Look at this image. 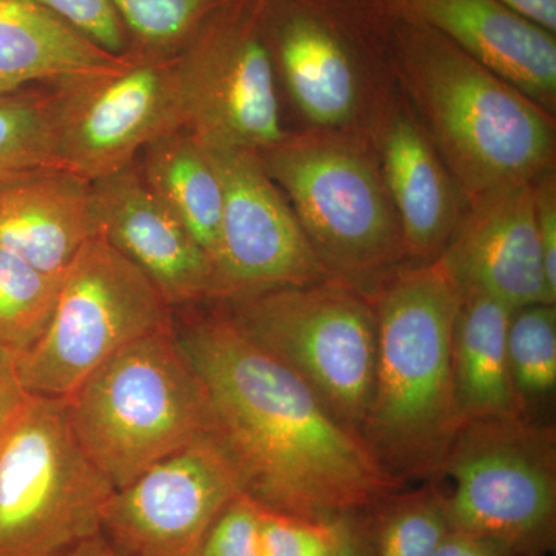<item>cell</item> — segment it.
<instances>
[{"label":"cell","mask_w":556,"mask_h":556,"mask_svg":"<svg viewBox=\"0 0 556 556\" xmlns=\"http://www.w3.org/2000/svg\"><path fill=\"white\" fill-rule=\"evenodd\" d=\"M177 336L206 391L208 433L260 507L308 519L361 518L402 489L361 434L222 309Z\"/></svg>","instance_id":"1"},{"label":"cell","mask_w":556,"mask_h":556,"mask_svg":"<svg viewBox=\"0 0 556 556\" xmlns=\"http://www.w3.org/2000/svg\"><path fill=\"white\" fill-rule=\"evenodd\" d=\"M390 46L399 87L467 204L555 170L556 116L437 31L393 13Z\"/></svg>","instance_id":"2"},{"label":"cell","mask_w":556,"mask_h":556,"mask_svg":"<svg viewBox=\"0 0 556 556\" xmlns=\"http://www.w3.org/2000/svg\"><path fill=\"white\" fill-rule=\"evenodd\" d=\"M371 300L378 357L362 438L401 481L438 478L463 427L452 364L459 289L437 260L399 270Z\"/></svg>","instance_id":"3"},{"label":"cell","mask_w":556,"mask_h":556,"mask_svg":"<svg viewBox=\"0 0 556 556\" xmlns=\"http://www.w3.org/2000/svg\"><path fill=\"white\" fill-rule=\"evenodd\" d=\"M263 24L295 131L372 149L401 93L382 0H266Z\"/></svg>","instance_id":"4"},{"label":"cell","mask_w":556,"mask_h":556,"mask_svg":"<svg viewBox=\"0 0 556 556\" xmlns=\"http://www.w3.org/2000/svg\"><path fill=\"white\" fill-rule=\"evenodd\" d=\"M65 404L80 447L115 490L211 428L206 391L172 327L113 354Z\"/></svg>","instance_id":"5"},{"label":"cell","mask_w":556,"mask_h":556,"mask_svg":"<svg viewBox=\"0 0 556 556\" xmlns=\"http://www.w3.org/2000/svg\"><path fill=\"white\" fill-rule=\"evenodd\" d=\"M258 153L329 280L371 299L388 278L412 265L372 149L289 131Z\"/></svg>","instance_id":"6"},{"label":"cell","mask_w":556,"mask_h":556,"mask_svg":"<svg viewBox=\"0 0 556 556\" xmlns=\"http://www.w3.org/2000/svg\"><path fill=\"white\" fill-rule=\"evenodd\" d=\"M217 303L243 334L294 371L343 426L362 437L378 357V321L368 295L324 280Z\"/></svg>","instance_id":"7"},{"label":"cell","mask_w":556,"mask_h":556,"mask_svg":"<svg viewBox=\"0 0 556 556\" xmlns=\"http://www.w3.org/2000/svg\"><path fill=\"white\" fill-rule=\"evenodd\" d=\"M113 492L65 399L27 394L0 430V556H64L101 533Z\"/></svg>","instance_id":"8"},{"label":"cell","mask_w":556,"mask_h":556,"mask_svg":"<svg viewBox=\"0 0 556 556\" xmlns=\"http://www.w3.org/2000/svg\"><path fill=\"white\" fill-rule=\"evenodd\" d=\"M455 532L492 538L518 555L551 554L556 544L554 427L527 415L479 417L457 431L441 473Z\"/></svg>","instance_id":"9"},{"label":"cell","mask_w":556,"mask_h":556,"mask_svg":"<svg viewBox=\"0 0 556 556\" xmlns=\"http://www.w3.org/2000/svg\"><path fill=\"white\" fill-rule=\"evenodd\" d=\"M169 303L137 265L91 237L62 274L46 331L16 357L28 394L68 397L124 346L172 327Z\"/></svg>","instance_id":"10"},{"label":"cell","mask_w":556,"mask_h":556,"mask_svg":"<svg viewBox=\"0 0 556 556\" xmlns=\"http://www.w3.org/2000/svg\"><path fill=\"white\" fill-rule=\"evenodd\" d=\"M265 2L228 0L175 54L181 129L203 149L263 152L288 137Z\"/></svg>","instance_id":"11"},{"label":"cell","mask_w":556,"mask_h":556,"mask_svg":"<svg viewBox=\"0 0 556 556\" xmlns=\"http://www.w3.org/2000/svg\"><path fill=\"white\" fill-rule=\"evenodd\" d=\"M56 169L93 182L126 169L153 139L181 129L177 61L129 51L119 67L53 84Z\"/></svg>","instance_id":"12"},{"label":"cell","mask_w":556,"mask_h":556,"mask_svg":"<svg viewBox=\"0 0 556 556\" xmlns=\"http://www.w3.org/2000/svg\"><path fill=\"white\" fill-rule=\"evenodd\" d=\"M241 493L236 467L206 433L116 489L101 532L124 556H199L211 527Z\"/></svg>","instance_id":"13"},{"label":"cell","mask_w":556,"mask_h":556,"mask_svg":"<svg viewBox=\"0 0 556 556\" xmlns=\"http://www.w3.org/2000/svg\"><path fill=\"white\" fill-rule=\"evenodd\" d=\"M223 189L217 300L329 280L291 204L262 156L249 149H204Z\"/></svg>","instance_id":"14"},{"label":"cell","mask_w":556,"mask_h":556,"mask_svg":"<svg viewBox=\"0 0 556 556\" xmlns=\"http://www.w3.org/2000/svg\"><path fill=\"white\" fill-rule=\"evenodd\" d=\"M438 260L459 292H481L511 309L556 303L544 274L533 181L506 186L468 203Z\"/></svg>","instance_id":"15"},{"label":"cell","mask_w":556,"mask_h":556,"mask_svg":"<svg viewBox=\"0 0 556 556\" xmlns=\"http://www.w3.org/2000/svg\"><path fill=\"white\" fill-rule=\"evenodd\" d=\"M98 233L130 260L170 306L217 300L214 263L130 164L91 182Z\"/></svg>","instance_id":"16"},{"label":"cell","mask_w":556,"mask_h":556,"mask_svg":"<svg viewBox=\"0 0 556 556\" xmlns=\"http://www.w3.org/2000/svg\"><path fill=\"white\" fill-rule=\"evenodd\" d=\"M390 13L450 40L556 116V35L497 0H382Z\"/></svg>","instance_id":"17"},{"label":"cell","mask_w":556,"mask_h":556,"mask_svg":"<svg viewBox=\"0 0 556 556\" xmlns=\"http://www.w3.org/2000/svg\"><path fill=\"white\" fill-rule=\"evenodd\" d=\"M372 153L409 263L437 262L466 214L467 200L402 91L376 135Z\"/></svg>","instance_id":"18"},{"label":"cell","mask_w":556,"mask_h":556,"mask_svg":"<svg viewBox=\"0 0 556 556\" xmlns=\"http://www.w3.org/2000/svg\"><path fill=\"white\" fill-rule=\"evenodd\" d=\"M91 182L47 167L0 179V247L47 274H64L97 236Z\"/></svg>","instance_id":"19"},{"label":"cell","mask_w":556,"mask_h":556,"mask_svg":"<svg viewBox=\"0 0 556 556\" xmlns=\"http://www.w3.org/2000/svg\"><path fill=\"white\" fill-rule=\"evenodd\" d=\"M110 53L33 0H0V97L119 67Z\"/></svg>","instance_id":"20"},{"label":"cell","mask_w":556,"mask_h":556,"mask_svg":"<svg viewBox=\"0 0 556 556\" xmlns=\"http://www.w3.org/2000/svg\"><path fill=\"white\" fill-rule=\"evenodd\" d=\"M510 306L481 292H460L452 339L453 388L460 420L522 412L507 361Z\"/></svg>","instance_id":"21"},{"label":"cell","mask_w":556,"mask_h":556,"mask_svg":"<svg viewBox=\"0 0 556 556\" xmlns=\"http://www.w3.org/2000/svg\"><path fill=\"white\" fill-rule=\"evenodd\" d=\"M142 152L139 170L150 190L215 263L223 189L206 150L188 131L175 129L153 139Z\"/></svg>","instance_id":"22"},{"label":"cell","mask_w":556,"mask_h":556,"mask_svg":"<svg viewBox=\"0 0 556 556\" xmlns=\"http://www.w3.org/2000/svg\"><path fill=\"white\" fill-rule=\"evenodd\" d=\"M368 514L365 527L375 556H433L452 532L444 493L433 484L399 490Z\"/></svg>","instance_id":"23"},{"label":"cell","mask_w":556,"mask_h":556,"mask_svg":"<svg viewBox=\"0 0 556 556\" xmlns=\"http://www.w3.org/2000/svg\"><path fill=\"white\" fill-rule=\"evenodd\" d=\"M62 274H47L0 247V346L14 357L35 345L49 325Z\"/></svg>","instance_id":"24"},{"label":"cell","mask_w":556,"mask_h":556,"mask_svg":"<svg viewBox=\"0 0 556 556\" xmlns=\"http://www.w3.org/2000/svg\"><path fill=\"white\" fill-rule=\"evenodd\" d=\"M511 386L526 413L529 402L551 396L556 387V305L535 303L511 313L507 329Z\"/></svg>","instance_id":"25"},{"label":"cell","mask_w":556,"mask_h":556,"mask_svg":"<svg viewBox=\"0 0 556 556\" xmlns=\"http://www.w3.org/2000/svg\"><path fill=\"white\" fill-rule=\"evenodd\" d=\"M228 0H112L129 51L142 56H175L200 25Z\"/></svg>","instance_id":"26"},{"label":"cell","mask_w":556,"mask_h":556,"mask_svg":"<svg viewBox=\"0 0 556 556\" xmlns=\"http://www.w3.org/2000/svg\"><path fill=\"white\" fill-rule=\"evenodd\" d=\"M54 167L49 91L0 97V179Z\"/></svg>","instance_id":"27"},{"label":"cell","mask_w":556,"mask_h":556,"mask_svg":"<svg viewBox=\"0 0 556 556\" xmlns=\"http://www.w3.org/2000/svg\"><path fill=\"white\" fill-rule=\"evenodd\" d=\"M354 519L300 518L262 507L263 556H336Z\"/></svg>","instance_id":"28"},{"label":"cell","mask_w":556,"mask_h":556,"mask_svg":"<svg viewBox=\"0 0 556 556\" xmlns=\"http://www.w3.org/2000/svg\"><path fill=\"white\" fill-rule=\"evenodd\" d=\"M262 507L241 493L208 530L199 556H263Z\"/></svg>","instance_id":"29"},{"label":"cell","mask_w":556,"mask_h":556,"mask_svg":"<svg viewBox=\"0 0 556 556\" xmlns=\"http://www.w3.org/2000/svg\"><path fill=\"white\" fill-rule=\"evenodd\" d=\"M33 2L58 14L110 53L124 54L129 51V38L112 0H33Z\"/></svg>","instance_id":"30"},{"label":"cell","mask_w":556,"mask_h":556,"mask_svg":"<svg viewBox=\"0 0 556 556\" xmlns=\"http://www.w3.org/2000/svg\"><path fill=\"white\" fill-rule=\"evenodd\" d=\"M533 208L544 274L556 295V172L548 170L533 181Z\"/></svg>","instance_id":"31"},{"label":"cell","mask_w":556,"mask_h":556,"mask_svg":"<svg viewBox=\"0 0 556 556\" xmlns=\"http://www.w3.org/2000/svg\"><path fill=\"white\" fill-rule=\"evenodd\" d=\"M433 556H521L514 548L492 538L452 532L442 541Z\"/></svg>","instance_id":"32"},{"label":"cell","mask_w":556,"mask_h":556,"mask_svg":"<svg viewBox=\"0 0 556 556\" xmlns=\"http://www.w3.org/2000/svg\"><path fill=\"white\" fill-rule=\"evenodd\" d=\"M27 394L17 376L16 357L0 346V430Z\"/></svg>","instance_id":"33"},{"label":"cell","mask_w":556,"mask_h":556,"mask_svg":"<svg viewBox=\"0 0 556 556\" xmlns=\"http://www.w3.org/2000/svg\"><path fill=\"white\" fill-rule=\"evenodd\" d=\"M538 27L556 35V0H497Z\"/></svg>","instance_id":"34"},{"label":"cell","mask_w":556,"mask_h":556,"mask_svg":"<svg viewBox=\"0 0 556 556\" xmlns=\"http://www.w3.org/2000/svg\"><path fill=\"white\" fill-rule=\"evenodd\" d=\"M336 556H375L371 543H369L367 527L362 525L358 518L354 519L350 532Z\"/></svg>","instance_id":"35"},{"label":"cell","mask_w":556,"mask_h":556,"mask_svg":"<svg viewBox=\"0 0 556 556\" xmlns=\"http://www.w3.org/2000/svg\"><path fill=\"white\" fill-rule=\"evenodd\" d=\"M64 556H124L121 554L118 548L113 546L112 543L102 535L98 533V535L89 538V540L80 543L79 546L72 548V551L67 552Z\"/></svg>","instance_id":"36"},{"label":"cell","mask_w":556,"mask_h":556,"mask_svg":"<svg viewBox=\"0 0 556 556\" xmlns=\"http://www.w3.org/2000/svg\"><path fill=\"white\" fill-rule=\"evenodd\" d=\"M522 556H541V555H522Z\"/></svg>","instance_id":"37"}]
</instances>
